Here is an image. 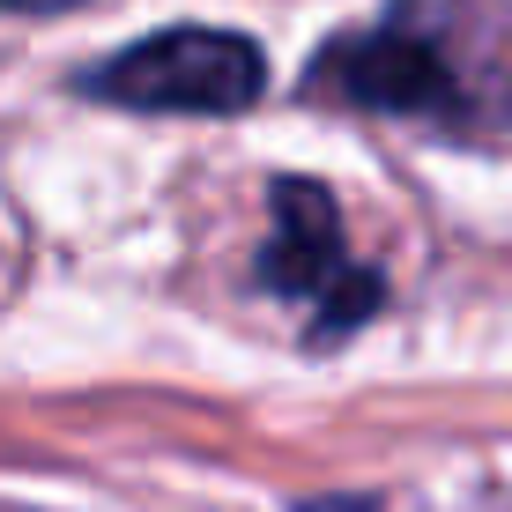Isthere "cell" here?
<instances>
[{"label":"cell","instance_id":"obj_1","mask_svg":"<svg viewBox=\"0 0 512 512\" xmlns=\"http://www.w3.org/2000/svg\"><path fill=\"white\" fill-rule=\"evenodd\" d=\"M305 90L438 134H512V15L483 0H394L379 23L320 45Z\"/></svg>","mask_w":512,"mask_h":512},{"label":"cell","instance_id":"obj_3","mask_svg":"<svg viewBox=\"0 0 512 512\" xmlns=\"http://www.w3.org/2000/svg\"><path fill=\"white\" fill-rule=\"evenodd\" d=\"M260 282L282 297H320V334L372 320V305H379V275L349 260L342 216H334V201L312 179L275 186V238L260 253Z\"/></svg>","mask_w":512,"mask_h":512},{"label":"cell","instance_id":"obj_4","mask_svg":"<svg viewBox=\"0 0 512 512\" xmlns=\"http://www.w3.org/2000/svg\"><path fill=\"white\" fill-rule=\"evenodd\" d=\"M0 8H60V0H0Z\"/></svg>","mask_w":512,"mask_h":512},{"label":"cell","instance_id":"obj_2","mask_svg":"<svg viewBox=\"0 0 512 512\" xmlns=\"http://www.w3.org/2000/svg\"><path fill=\"white\" fill-rule=\"evenodd\" d=\"M82 90L119 104V112H201V119H231L253 112L260 90H268V60H260L253 38L238 30H156L112 60H97L82 75Z\"/></svg>","mask_w":512,"mask_h":512}]
</instances>
